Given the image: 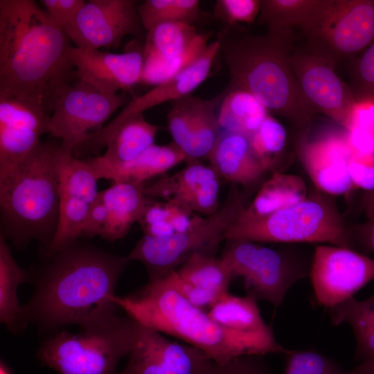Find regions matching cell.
<instances>
[{"mask_svg":"<svg viewBox=\"0 0 374 374\" xmlns=\"http://www.w3.org/2000/svg\"><path fill=\"white\" fill-rule=\"evenodd\" d=\"M71 40L33 0H0V97L47 114L78 80Z\"/></svg>","mask_w":374,"mask_h":374,"instance_id":"1","label":"cell"},{"mask_svg":"<svg viewBox=\"0 0 374 374\" xmlns=\"http://www.w3.org/2000/svg\"><path fill=\"white\" fill-rule=\"evenodd\" d=\"M33 275L35 289L22 305L27 324L55 332L83 328L121 308L111 299L130 260L77 241L46 259Z\"/></svg>","mask_w":374,"mask_h":374,"instance_id":"2","label":"cell"},{"mask_svg":"<svg viewBox=\"0 0 374 374\" xmlns=\"http://www.w3.org/2000/svg\"><path fill=\"white\" fill-rule=\"evenodd\" d=\"M292 30L252 35L225 27L218 37L228 68L226 91L252 94L268 110L305 132L317 114L294 73Z\"/></svg>","mask_w":374,"mask_h":374,"instance_id":"3","label":"cell"},{"mask_svg":"<svg viewBox=\"0 0 374 374\" xmlns=\"http://www.w3.org/2000/svg\"><path fill=\"white\" fill-rule=\"evenodd\" d=\"M111 299L125 313L160 332L199 348L219 364L241 356L287 354L289 349L228 330L184 298L165 278Z\"/></svg>","mask_w":374,"mask_h":374,"instance_id":"4","label":"cell"},{"mask_svg":"<svg viewBox=\"0 0 374 374\" xmlns=\"http://www.w3.org/2000/svg\"><path fill=\"white\" fill-rule=\"evenodd\" d=\"M61 142L41 141L16 171L0 180L1 233L18 249L37 240L42 251L59 217Z\"/></svg>","mask_w":374,"mask_h":374,"instance_id":"5","label":"cell"},{"mask_svg":"<svg viewBox=\"0 0 374 374\" xmlns=\"http://www.w3.org/2000/svg\"><path fill=\"white\" fill-rule=\"evenodd\" d=\"M139 321L118 311L73 333L53 332L37 351L42 366L57 374H118L120 360L136 342Z\"/></svg>","mask_w":374,"mask_h":374,"instance_id":"6","label":"cell"},{"mask_svg":"<svg viewBox=\"0 0 374 374\" xmlns=\"http://www.w3.org/2000/svg\"><path fill=\"white\" fill-rule=\"evenodd\" d=\"M225 238L259 243L328 242L353 249L356 247L351 227L341 217L335 200L317 189L305 199L268 215L237 219Z\"/></svg>","mask_w":374,"mask_h":374,"instance_id":"7","label":"cell"},{"mask_svg":"<svg viewBox=\"0 0 374 374\" xmlns=\"http://www.w3.org/2000/svg\"><path fill=\"white\" fill-rule=\"evenodd\" d=\"M222 258L233 278L240 277L247 295L274 308L283 303L289 289L310 275L312 256L295 247L274 249L246 240H226Z\"/></svg>","mask_w":374,"mask_h":374,"instance_id":"8","label":"cell"},{"mask_svg":"<svg viewBox=\"0 0 374 374\" xmlns=\"http://www.w3.org/2000/svg\"><path fill=\"white\" fill-rule=\"evenodd\" d=\"M245 206L242 196L232 188L226 199L212 215L204 217L194 228L170 235H144L126 256L145 266L148 281L159 280L178 269L197 253L214 255L226 234Z\"/></svg>","mask_w":374,"mask_h":374,"instance_id":"9","label":"cell"},{"mask_svg":"<svg viewBox=\"0 0 374 374\" xmlns=\"http://www.w3.org/2000/svg\"><path fill=\"white\" fill-rule=\"evenodd\" d=\"M301 30L305 45L336 66L374 43V0H322Z\"/></svg>","mask_w":374,"mask_h":374,"instance_id":"10","label":"cell"},{"mask_svg":"<svg viewBox=\"0 0 374 374\" xmlns=\"http://www.w3.org/2000/svg\"><path fill=\"white\" fill-rule=\"evenodd\" d=\"M127 102L123 93H105L78 79L55 100L49 133L60 140L65 153L72 154L78 145L100 130L103 123Z\"/></svg>","mask_w":374,"mask_h":374,"instance_id":"11","label":"cell"},{"mask_svg":"<svg viewBox=\"0 0 374 374\" xmlns=\"http://www.w3.org/2000/svg\"><path fill=\"white\" fill-rule=\"evenodd\" d=\"M220 51V42L217 39L210 43L204 53L186 69L127 103L114 120L89 134L77 146L78 154L82 157L98 154L128 120L154 106L190 95L208 77Z\"/></svg>","mask_w":374,"mask_h":374,"instance_id":"12","label":"cell"},{"mask_svg":"<svg viewBox=\"0 0 374 374\" xmlns=\"http://www.w3.org/2000/svg\"><path fill=\"white\" fill-rule=\"evenodd\" d=\"M309 277L317 303L329 310L353 298L374 278V259L353 249L319 245Z\"/></svg>","mask_w":374,"mask_h":374,"instance_id":"13","label":"cell"},{"mask_svg":"<svg viewBox=\"0 0 374 374\" xmlns=\"http://www.w3.org/2000/svg\"><path fill=\"white\" fill-rule=\"evenodd\" d=\"M59 178L57 227L51 242L42 251L45 259L82 236L84 224L99 193L98 179L86 161L64 151Z\"/></svg>","mask_w":374,"mask_h":374,"instance_id":"14","label":"cell"},{"mask_svg":"<svg viewBox=\"0 0 374 374\" xmlns=\"http://www.w3.org/2000/svg\"><path fill=\"white\" fill-rule=\"evenodd\" d=\"M135 0H89L63 30L75 47L117 48L127 35L141 37L144 28Z\"/></svg>","mask_w":374,"mask_h":374,"instance_id":"15","label":"cell"},{"mask_svg":"<svg viewBox=\"0 0 374 374\" xmlns=\"http://www.w3.org/2000/svg\"><path fill=\"white\" fill-rule=\"evenodd\" d=\"M291 63L300 88L316 113L323 114L346 130L357 102L350 86L336 74V66L305 45L293 48Z\"/></svg>","mask_w":374,"mask_h":374,"instance_id":"16","label":"cell"},{"mask_svg":"<svg viewBox=\"0 0 374 374\" xmlns=\"http://www.w3.org/2000/svg\"><path fill=\"white\" fill-rule=\"evenodd\" d=\"M139 323L136 342L118 374H203L214 362L199 348Z\"/></svg>","mask_w":374,"mask_h":374,"instance_id":"17","label":"cell"},{"mask_svg":"<svg viewBox=\"0 0 374 374\" xmlns=\"http://www.w3.org/2000/svg\"><path fill=\"white\" fill-rule=\"evenodd\" d=\"M50 117L39 107L0 97V180L14 173L49 133Z\"/></svg>","mask_w":374,"mask_h":374,"instance_id":"18","label":"cell"},{"mask_svg":"<svg viewBox=\"0 0 374 374\" xmlns=\"http://www.w3.org/2000/svg\"><path fill=\"white\" fill-rule=\"evenodd\" d=\"M299 157L317 190L338 195L354 187L348 172L352 151L344 129L328 131L310 140L303 137Z\"/></svg>","mask_w":374,"mask_h":374,"instance_id":"19","label":"cell"},{"mask_svg":"<svg viewBox=\"0 0 374 374\" xmlns=\"http://www.w3.org/2000/svg\"><path fill=\"white\" fill-rule=\"evenodd\" d=\"M145 184L118 182L99 191L84 224L82 236L115 241L125 236L152 200Z\"/></svg>","mask_w":374,"mask_h":374,"instance_id":"20","label":"cell"},{"mask_svg":"<svg viewBox=\"0 0 374 374\" xmlns=\"http://www.w3.org/2000/svg\"><path fill=\"white\" fill-rule=\"evenodd\" d=\"M69 56L78 79L103 93L116 94L119 90H129L141 82L143 50L114 53L71 46Z\"/></svg>","mask_w":374,"mask_h":374,"instance_id":"21","label":"cell"},{"mask_svg":"<svg viewBox=\"0 0 374 374\" xmlns=\"http://www.w3.org/2000/svg\"><path fill=\"white\" fill-rule=\"evenodd\" d=\"M220 176L211 166L190 162L182 170L163 177L144 188L145 194L206 216L215 213L219 204Z\"/></svg>","mask_w":374,"mask_h":374,"instance_id":"22","label":"cell"},{"mask_svg":"<svg viewBox=\"0 0 374 374\" xmlns=\"http://www.w3.org/2000/svg\"><path fill=\"white\" fill-rule=\"evenodd\" d=\"M206 158L220 177L244 187L256 184L268 172L253 152L249 138L226 130L221 131Z\"/></svg>","mask_w":374,"mask_h":374,"instance_id":"23","label":"cell"},{"mask_svg":"<svg viewBox=\"0 0 374 374\" xmlns=\"http://www.w3.org/2000/svg\"><path fill=\"white\" fill-rule=\"evenodd\" d=\"M184 161H187L186 154L172 143L164 145L154 144L136 158L121 165L90 168L98 180L105 179L113 183L145 184L147 180L163 174Z\"/></svg>","mask_w":374,"mask_h":374,"instance_id":"24","label":"cell"},{"mask_svg":"<svg viewBox=\"0 0 374 374\" xmlns=\"http://www.w3.org/2000/svg\"><path fill=\"white\" fill-rule=\"evenodd\" d=\"M209 316L222 327L237 333L266 341L278 342L263 320L257 301L249 295L222 296L208 311Z\"/></svg>","mask_w":374,"mask_h":374,"instance_id":"25","label":"cell"},{"mask_svg":"<svg viewBox=\"0 0 374 374\" xmlns=\"http://www.w3.org/2000/svg\"><path fill=\"white\" fill-rule=\"evenodd\" d=\"M159 127L139 114L126 121L107 145L102 156L84 159L91 168L121 165L133 160L154 145Z\"/></svg>","mask_w":374,"mask_h":374,"instance_id":"26","label":"cell"},{"mask_svg":"<svg viewBox=\"0 0 374 374\" xmlns=\"http://www.w3.org/2000/svg\"><path fill=\"white\" fill-rule=\"evenodd\" d=\"M4 235L0 233V321L12 334L23 332L28 324L19 304L18 287L31 281V274L14 259Z\"/></svg>","mask_w":374,"mask_h":374,"instance_id":"27","label":"cell"},{"mask_svg":"<svg viewBox=\"0 0 374 374\" xmlns=\"http://www.w3.org/2000/svg\"><path fill=\"white\" fill-rule=\"evenodd\" d=\"M307 192L306 185L299 176L274 172L262 184L253 201L243 208L238 219L268 215L305 199Z\"/></svg>","mask_w":374,"mask_h":374,"instance_id":"28","label":"cell"},{"mask_svg":"<svg viewBox=\"0 0 374 374\" xmlns=\"http://www.w3.org/2000/svg\"><path fill=\"white\" fill-rule=\"evenodd\" d=\"M220 103L217 120L222 130L249 138L269 114L252 94L242 90L226 91Z\"/></svg>","mask_w":374,"mask_h":374,"instance_id":"29","label":"cell"},{"mask_svg":"<svg viewBox=\"0 0 374 374\" xmlns=\"http://www.w3.org/2000/svg\"><path fill=\"white\" fill-rule=\"evenodd\" d=\"M329 314L333 326H351L357 342L355 359L374 355V295L362 301L350 298L329 309Z\"/></svg>","mask_w":374,"mask_h":374,"instance_id":"30","label":"cell"},{"mask_svg":"<svg viewBox=\"0 0 374 374\" xmlns=\"http://www.w3.org/2000/svg\"><path fill=\"white\" fill-rule=\"evenodd\" d=\"M198 35L193 24L166 21L148 31L144 63L170 62L181 56Z\"/></svg>","mask_w":374,"mask_h":374,"instance_id":"31","label":"cell"},{"mask_svg":"<svg viewBox=\"0 0 374 374\" xmlns=\"http://www.w3.org/2000/svg\"><path fill=\"white\" fill-rule=\"evenodd\" d=\"M223 90L210 99L197 98L190 124L189 136L184 152L190 162L207 157L213 148L222 131L216 109L224 96Z\"/></svg>","mask_w":374,"mask_h":374,"instance_id":"32","label":"cell"},{"mask_svg":"<svg viewBox=\"0 0 374 374\" xmlns=\"http://www.w3.org/2000/svg\"><path fill=\"white\" fill-rule=\"evenodd\" d=\"M175 272L181 279L195 286L221 294L229 292V284L233 279L224 259L204 253L193 256Z\"/></svg>","mask_w":374,"mask_h":374,"instance_id":"33","label":"cell"},{"mask_svg":"<svg viewBox=\"0 0 374 374\" xmlns=\"http://www.w3.org/2000/svg\"><path fill=\"white\" fill-rule=\"evenodd\" d=\"M322 0H261L258 24L267 31L302 27L312 17Z\"/></svg>","mask_w":374,"mask_h":374,"instance_id":"34","label":"cell"},{"mask_svg":"<svg viewBox=\"0 0 374 374\" xmlns=\"http://www.w3.org/2000/svg\"><path fill=\"white\" fill-rule=\"evenodd\" d=\"M137 10L147 32L166 21L193 24L202 15L198 0H145L139 3Z\"/></svg>","mask_w":374,"mask_h":374,"instance_id":"35","label":"cell"},{"mask_svg":"<svg viewBox=\"0 0 374 374\" xmlns=\"http://www.w3.org/2000/svg\"><path fill=\"white\" fill-rule=\"evenodd\" d=\"M211 36L212 32L198 33L185 53L175 60L170 62L144 63L141 82L156 86L177 75L204 53Z\"/></svg>","mask_w":374,"mask_h":374,"instance_id":"36","label":"cell"},{"mask_svg":"<svg viewBox=\"0 0 374 374\" xmlns=\"http://www.w3.org/2000/svg\"><path fill=\"white\" fill-rule=\"evenodd\" d=\"M249 139L253 152L269 171L285 148L287 132L284 126L269 114Z\"/></svg>","mask_w":374,"mask_h":374,"instance_id":"37","label":"cell"},{"mask_svg":"<svg viewBox=\"0 0 374 374\" xmlns=\"http://www.w3.org/2000/svg\"><path fill=\"white\" fill-rule=\"evenodd\" d=\"M283 374H348L336 362L316 350H290Z\"/></svg>","mask_w":374,"mask_h":374,"instance_id":"38","label":"cell"},{"mask_svg":"<svg viewBox=\"0 0 374 374\" xmlns=\"http://www.w3.org/2000/svg\"><path fill=\"white\" fill-rule=\"evenodd\" d=\"M349 79L356 102L374 101V43L352 60Z\"/></svg>","mask_w":374,"mask_h":374,"instance_id":"39","label":"cell"},{"mask_svg":"<svg viewBox=\"0 0 374 374\" xmlns=\"http://www.w3.org/2000/svg\"><path fill=\"white\" fill-rule=\"evenodd\" d=\"M197 98L190 94L173 101L167 121L173 143L183 152L186 146Z\"/></svg>","mask_w":374,"mask_h":374,"instance_id":"40","label":"cell"},{"mask_svg":"<svg viewBox=\"0 0 374 374\" xmlns=\"http://www.w3.org/2000/svg\"><path fill=\"white\" fill-rule=\"evenodd\" d=\"M261 0H217L213 15L226 27L233 28L240 23H252L258 17Z\"/></svg>","mask_w":374,"mask_h":374,"instance_id":"41","label":"cell"},{"mask_svg":"<svg viewBox=\"0 0 374 374\" xmlns=\"http://www.w3.org/2000/svg\"><path fill=\"white\" fill-rule=\"evenodd\" d=\"M163 278L188 302L204 310H209L225 294L195 286L181 279L177 275L175 270Z\"/></svg>","mask_w":374,"mask_h":374,"instance_id":"42","label":"cell"},{"mask_svg":"<svg viewBox=\"0 0 374 374\" xmlns=\"http://www.w3.org/2000/svg\"><path fill=\"white\" fill-rule=\"evenodd\" d=\"M203 374H273L261 356H241L219 364L213 362Z\"/></svg>","mask_w":374,"mask_h":374,"instance_id":"43","label":"cell"},{"mask_svg":"<svg viewBox=\"0 0 374 374\" xmlns=\"http://www.w3.org/2000/svg\"><path fill=\"white\" fill-rule=\"evenodd\" d=\"M41 3L54 23L63 29L75 19L86 1L84 0H42Z\"/></svg>","mask_w":374,"mask_h":374,"instance_id":"44","label":"cell"},{"mask_svg":"<svg viewBox=\"0 0 374 374\" xmlns=\"http://www.w3.org/2000/svg\"><path fill=\"white\" fill-rule=\"evenodd\" d=\"M348 172L354 187L374 191V156H352Z\"/></svg>","mask_w":374,"mask_h":374,"instance_id":"45","label":"cell"},{"mask_svg":"<svg viewBox=\"0 0 374 374\" xmlns=\"http://www.w3.org/2000/svg\"><path fill=\"white\" fill-rule=\"evenodd\" d=\"M348 374H374V355L363 359L358 366L348 370Z\"/></svg>","mask_w":374,"mask_h":374,"instance_id":"46","label":"cell"},{"mask_svg":"<svg viewBox=\"0 0 374 374\" xmlns=\"http://www.w3.org/2000/svg\"><path fill=\"white\" fill-rule=\"evenodd\" d=\"M0 374H13L8 365L2 359L0 362Z\"/></svg>","mask_w":374,"mask_h":374,"instance_id":"47","label":"cell"}]
</instances>
